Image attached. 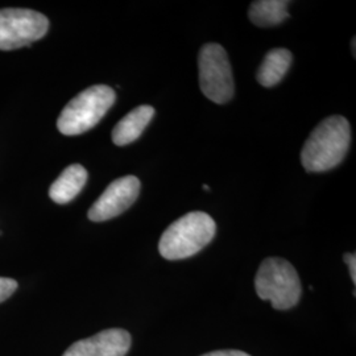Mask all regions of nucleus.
<instances>
[{"label":"nucleus","instance_id":"nucleus-1","mask_svg":"<svg viewBox=\"0 0 356 356\" xmlns=\"http://www.w3.org/2000/svg\"><path fill=\"white\" fill-rule=\"evenodd\" d=\"M351 143V128L347 119L334 115L322 120L301 152V163L307 172H326L339 165L348 152Z\"/></svg>","mask_w":356,"mask_h":356},{"label":"nucleus","instance_id":"nucleus-2","mask_svg":"<svg viewBox=\"0 0 356 356\" xmlns=\"http://www.w3.org/2000/svg\"><path fill=\"white\" fill-rule=\"evenodd\" d=\"M214 219L193 211L173 222L160 238L159 252L166 260H182L198 254L216 236Z\"/></svg>","mask_w":356,"mask_h":356},{"label":"nucleus","instance_id":"nucleus-3","mask_svg":"<svg viewBox=\"0 0 356 356\" xmlns=\"http://www.w3.org/2000/svg\"><path fill=\"white\" fill-rule=\"evenodd\" d=\"M257 296L270 301L273 309L288 310L297 305L301 298V281L292 264L281 257H268L254 277Z\"/></svg>","mask_w":356,"mask_h":356},{"label":"nucleus","instance_id":"nucleus-4","mask_svg":"<svg viewBox=\"0 0 356 356\" xmlns=\"http://www.w3.org/2000/svg\"><path fill=\"white\" fill-rule=\"evenodd\" d=\"M116 99L114 90L95 85L79 92L65 106L57 120L58 131L66 136H76L95 127Z\"/></svg>","mask_w":356,"mask_h":356},{"label":"nucleus","instance_id":"nucleus-5","mask_svg":"<svg viewBox=\"0 0 356 356\" xmlns=\"http://www.w3.org/2000/svg\"><path fill=\"white\" fill-rule=\"evenodd\" d=\"M200 86L210 101L225 104L234 97V76L229 56L219 44H206L198 57Z\"/></svg>","mask_w":356,"mask_h":356},{"label":"nucleus","instance_id":"nucleus-6","mask_svg":"<svg viewBox=\"0 0 356 356\" xmlns=\"http://www.w3.org/2000/svg\"><path fill=\"white\" fill-rule=\"evenodd\" d=\"M49 20L42 13L26 8L0 10V51L24 48L44 38Z\"/></svg>","mask_w":356,"mask_h":356},{"label":"nucleus","instance_id":"nucleus-7","mask_svg":"<svg viewBox=\"0 0 356 356\" xmlns=\"http://www.w3.org/2000/svg\"><path fill=\"white\" fill-rule=\"evenodd\" d=\"M140 193V181L135 176L118 178L111 182L102 195L90 207V220L104 222L123 214L135 201Z\"/></svg>","mask_w":356,"mask_h":356},{"label":"nucleus","instance_id":"nucleus-8","mask_svg":"<svg viewBox=\"0 0 356 356\" xmlns=\"http://www.w3.org/2000/svg\"><path fill=\"white\" fill-rule=\"evenodd\" d=\"M131 343L128 331L108 329L72 344L63 356H126Z\"/></svg>","mask_w":356,"mask_h":356},{"label":"nucleus","instance_id":"nucleus-9","mask_svg":"<svg viewBox=\"0 0 356 356\" xmlns=\"http://www.w3.org/2000/svg\"><path fill=\"white\" fill-rule=\"evenodd\" d=\"M153 115L154 108L148 104H143L129 111L113 129L115 145L123 147L138 140L143 131L151 123Z\"/></svg>","mask_w":356,"mask_h":356},{"label":"nucleus","instance_id":"nucleus-10","mask_svg":"<svg viewBox=\"0 0 356 356\" xmlns=\"http://www.w3.org/2000/svg\"><path fill=\"white\" fill-rule=\"evenodd\" d=\"M88 181V170L79 164H72L65 169L49 189L51 201L57 204L72 202L81 191L85 188Z\"/></svg>","mask_w":356,"mask_h":356},{"label":"nucleus","instance_id":"nucleus-11","mask_svg":"<svg viewBox=\"0 0 356 356\" xmlns=\"http://www.w3.org/2000/svg\"><path fill=\"white\" fill-rule=\"evenodd\" d=\"M292 60V53L288 49L276 48L268 51L257 70V82L264 88L276 86L288 73Z\"/></svg>","mask_w":356,"mask_h":356},{"label":"nucleus","instance_id":"nucleus-12","mask_svg":"<svg viewBox=\"0 0 356 356\" xmlns=\"http://www.w3.org/2000/svg\"><path fill=\"white\" fill-rule=\"evenodd\" d=\"M288 6L285 0H257L251 4L248 16L254 26H277L289 17Z\"/></svg>","mask_w":356,"mask_h":356},{"label":"nucleus","instance_id":"nucleus-13","mask_svg":"<svg viewBox=\"0 0 356 356\" xmlns=\"http://www.w3.org/2000/svg\"><path fill=\"white\" fill-rule=\"evenodd\" d=\"M17 289V282L13 279L0 277V304L13 296Z\"/></svg>","mask_w":356,"mask_h":356},{"label":"nucleus","instance_id":"nucleus-14","mask_svg":"<svg viewBox=\"0 0 356 356\" xmlns=\"http://www.w3.org/2000/svg\"><path fill=\"white\" fill-rule=\"evenodd\" d=\"M344 261H346V264L348 266V269H350V276H351V279H353V282L356 284V256L354 252L351 254V252H348V254H344L343 256Z\"/></svg>","mask_w":356,"mask_h":356},{"label":"nucleus","instance_id":"nucleus-15","mask_svg":"<svg viewBox=\"0 0 356 356\" xmlns=\"http://www.w3.org/2000/svg\"><path fill=\"white\" fill-rule=\"evenodd\" d=\"M201 356H251L247 353H243L239 350H220V351H213V353H207Z\"/></svg>","mask_w":356,"mask_h":356},{"label":"nucleus","instance_id":"nucleus-16","mask_svg":"<svg viewBox=\"0 0 356 356\" xmlns=\"http://www.w3.org/2000/svg\"><path fill=\"white\" fill-rule=\"evenodd\" d=\"M355 38H353V53H354V56H355Z\"/></svg>","mask_w":356,"mask_h":356},{"label":"nucleus","instance_id":"nucleus-17","mask_svg":"<svg viewBox=\"0 0 356 356\" xmlns=\"http://www.w3.org/2000/svg\"><path fill=\"white\" fill-rule=\"evenodd\" d=\"M204 191H210V188L207 185H204Z\"/></svg>","mask_w":356,"mask_h":356}]
</instances>
